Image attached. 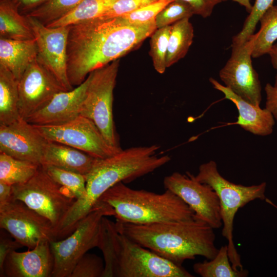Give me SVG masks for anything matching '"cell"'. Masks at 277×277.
<instances>
[{"label":"cell","instance_id":"74e56055","mask_svg":"<svg viewBox=\"0 0 277 277\" xmlns=\"http://www.w3.org/2000/svg\"><path fill=\"white\" fill-rule=\"evenodd\" d=\"M172 1L174 0H172ZM188 3L191 7L194 14L203 18L210 16L215 6L222 2L221 0H182Z\"/></svg>","mask_w":277,"mask_h":277},{"label":"cell","instance_id":"ee69618b","mask_svg":"<svg viewBox=\"0 0 277 277\" xmlns=\"http://www.w3.org/2000/svg\"><path fill=\"white\" fill-rule=\"evenodd\" d=\"M273 206L277 208V206H276L275 205L273 204Z\"/></svg>","mask_w":277,"mask_h":277},{"label":"cell","instance_id":"f546056e","mask_svg":"<svg viewBox=\"0 0 277 277\" xmlns=\"http://www.w3.org/2000/svg\"><path fill=\"white\" fill-rule=\"evenodd\" d=\"M41 166L55 182L69 190L76 200L85 195V175L51 165Z\"/></svg>","mask_w":277,"mask_h":277},{"label":"cell","instance_id":"277c9868","mask_svg":"<svg viewBox=\"0 0 277 277\" xmlns=\"http://www.w3.org/2000/svg\"><path fill=\"white\" fill-rule=\"evenodd\" d=\"M102 219L98 248L105 261L103 277H192L177 265L120 232L115 222Z\"/></svg>","mask_w":277,"mask_h":277},{"label":"cell","instance_id":"1f68e13d","mask_svg":"<svg viewBox=\"0 0 277 277\" xmlns=\"http://www.w3.org/2000/svg\"><path fill=\"white\" fill-rule=\"evenodd\" d=\"M194 15L190 5L182 0H174L169 3L155 18L156 28L170 26L185 18H190Z\"/></svg>","mask_w":277,"mask_h":277},{"label":"cell","instance_id":"9c48e42d","mask_svg":"<svg viewBox=\"0 0 277 277\" xmlns=\"http://www.w3.org/2000/svg\"><path fill=\"white\" fill-rule=\"evenodd\" d=\"M13 198L49 220L56 233L75 197L55 182L40 165L35 174L25 183L12 185Z\"/></svg>","mask_w":277,"mask_h":277},{"label":"cell","instance_id":"4dcf8cb0","mask_svg":"<svg viewBox=\"0 0 277 277\" xmlns=\"http://www.w3.org/2000/svg\"><path fill=\"white\" fill-rule=\"evenodd\" d=\"M172 26L156 29L150 36L149 54L154 69L160 74L165 72L169 38Z\"/></svg>","mask_w":277,"mask_h":277},{"label":"cell","instance_id":"7a4b0ae2","mask_svg":"<svg viewBox=\"0 0 277 277\" xmlns=\"http://www.w3.org/2000/svg\"><path fill=\"white\" fill-rule=\"evenodd\" d=\"M159 148L156 145L133 147L110 157L97 159L85 175V195L75 201L62 221L59 232L64 235L71 234L101 195L114 185L130 182L168 163L171 160L169 155L156 154Z\"/></svg>","mask_w":277,"mask_h":277},{"label":"cell","instance_id":"e0dca14e","mask_svg":"<svg viewBox=\"0 0 277 277\" xmlns=\"http://www.w3.org/2000/svg\"><path fill=\"white\" fill-rule=\"evenodd\" d=\"M89 78L70 91H61L42 108L25 120L33 125L56 126L68 123L80 115Z\"/></svg>","mask_w":277,"mask_h":277},{"label":"cell","instance_id":"7bdbcfd3","mask_svg":"<svg viewBox=\"0 0 277 277\" xmlns=\"http://www.w3.org/2000/svg\"><path fill=\"white\" fill-rule=\"evenodd\" d=\"M228 0H221L222 2ZM239 3L240 5L243 6L246 9V10L249 13L252 10V5L250 3V0H231Z\"/></svg>","mask_w":277,"mask_h":277},{"label":"cell","instance_id":"9a60e30c","mask_svg":"<svg viewBox=\"0 0 277 277\" xmlns=\"http://www.w3.org/2000/svg\"><path fill=\"white\" fill-rule=\"evenodd\" d=\"M18 112L26 120L45 106L57 93L66 91L36 58L18 83Z\"/></svg>","mask_w":277,"mask_h":277},{"label":"cell","instance_id":"4fadbf2b","mask_svg":"<svg viewBox=\"0 0 277 277\" xmlns=\"http://www.w3.org/2000/svg\"><path fill=\"white\" fill-rule=\"evenodd\" d=\"M166 189L180 197L194 212V216L214 229L223 226L218 196L208 184L197 181L189 172H174L163 181Z\"/></svg>","mask_w":277,"mask_h":277},{"label":"cell","instance_id":"5bb4252c","mask_svg":"<svg viewBox=\"0 0 277 277\" xmlns=\"http://www.w3.org/2000/svg\"><path fill=\"white\" fill-rule=\"evenodd\" d=\"M37 47V60L66 91L72 90L67 76V41L69 26L49 27L36 18L25 15Z\"/></svg>","mask_w":277,"mask_h":277},{"label":"cell","instance_id":"8d00e7d4","mask_svg":"<svg viewBox=\"0 0 277 277\" xmlns=\"http://www.w3.org/2000/svg\"><path fill=\"white\" fill-rule=\"evenodd\" d=\"M24 247L15 240H13L1 229L0 236V276L4 277V264L9 253Z\"/></svg>","mask_w":277,"mask_h":277},{"label":"cell","instance_id":"5b68a950","mask_svg":"<svg viewBox=\"0 0 277 277\" xmlns=\"http://www.w3.org/2000/svg\"><path fill=\"white\" fill-rule=\"evenodd\" d=\"M97 201L107 203L116 221L135 224L175 222L191 219L194 212L180 197L166 189L162 193L132 189L120 182Z\"/></svg>","mask_w":277,"mask_h":277},{"label":"cell","instance_id":"8992f818","mask_svg":"<svg viewBox=\"0 0 277 277\" xmlns=\"http://www.w3.org/2000/svg\"><path fill=\"white\" fill-rule=\"evenodd\" d=\"M195 177L200 182L210 186L216 193L223 226L222 234L228 241L229 259L234 269H243L240 255L233 242L234 219L239 209L250 202L266 199V183L244 186L232 183L219 173L217 164L213 161L201 165Z\"/></svg>","mask_w":277,"mask_h":277},{"label":"cell","instance_id":"484cf974","mask_svg":"<svg viewBox=\"0 0 277 277\" xmlns=\"http://www.w3.org/2000/svg\"><path fill=\"white\" fill-rule=\"evenodd\" d=\"M117 0H84L65 16L46 26H70L104 15Z\"/></svg>","mask_w":277,"mask_h":277},{"label":"cell","instance_id":"d6a6232c","mask_svg":"<svg viewBox=\"0 0 277 277\" xmlns=\"http://www.w3.org/2000/svg\"><path fill=\"white\" fill-rule=\"evenodd\" d=\"M274 0H255L241 31L232 38V44H240L254 34L257 23L263 13L272 5Z\"/></svg>","mask_w":277,"mask_h":277},{"label":"cell","instance_id":"ab89813d","mask_svg":"<svg viewBox=\"0 0 277 277\" xmlns=\"http://www.w3.org/2000/svg\"><path fill=\"white\" fill-rule=\"evenodd\" d=\"M17 6L19 12L27 14L47 0H12Z\"/></svg>","mask_w":277,"mask_h":277},{"label":"cell","instance_id":"2e32d148","mask_svg":"<svg viewBox=\"0 0 277 277\" xmlns=\"http://www.w3.org/2000/svg\"><path fill=\"white\" fill-rule=\"evenodd\" d=\"M48 141L25 120L0 125V153L38 165Z\"/></svg>","mask_w":277,"mask_h":277},{"label":"cell","instance_id":"60d3db41","mask_svg":"<svg viewBox=\"0 0 277 277\" xmlns=\"http://www.w3.org/2000/svg\"><path fill=\"white\" fill-rule=\"evenodd\" d=\"M12 198V186L0 182V204L5 203Z\"/></svg>","mask_w":277,"mask_h":277},{"label":"cell","instance_id":"603a6c76","mask_svg":"<svg viewBox=\"0 0 277 277\" xmlns=\"http://www.w3.org/2000/svg\"><path fill=\"white\" fill-rule=\"evenodd\" d=\"M18 82L11 72L0 65V125L21 118L18 112Z\"/></svg>","mask_w":277,"mask_h":277},{"label":"cell","instance_id":"6da1fadb","mask_svg":"<svg viewBox=\"0 0 277 277\" xmlns=\"http://www.w3.org/2000/svg\"><path fill=\"white\" fill-rule=\"evenodd\" d=\"M157 29L155 21L133 25L121 17L100 16L69 26L67 76L72 87L91 72L133 50Z\"/></svg>","mask_w":277,"mask_h":277},{"label":"cell","instance_id":"44dd1931","mask_svg":"<svg viewBox=\"0 0 277 277\" xmlns=\"http://www.w3.org/2000/svg\"><path fill=\"white\" fill-rule=\"evenodd\" d=\"M37 55L35 39L15 40L0 37V65L7 68L18 82Z\"/></svg>","mask_w":277,"mask_h":277},{"label":"cell","instance_id":"ba28073f","mask_svg":"<svg viewBox=\"0 0 277 277\" xmlns=\"http://www.w3.org/2000/svg\"><path fill=\"white\" fill-rule=\"evenodd\" d=\"M120 60H116L91 72L80 115L92 120L107 143L121 148L113 116V90Z\"/></svg>","mask_w":277,"mask_h":277},{"label":"cell","instance_id":"ffe728a7","mask_svg":"<svg viewBox=\"0 0 277 277\" xmlns=\"http://www.w3.org/2000/svg\"><path fill=\"white\" fill-rule=\"evenodd\" d=\"M97 159L70 146L48 141L41 165H51L85 175L90 171Z\"/></svg>","mask_w":277,"mask_h":277},{"label":"cell","instance_id":"52a82bcc","mask_svg":"<svg viewBox=\"0 0 277 277\" xmlns=\"http://www.w3.org/2000/svg\"><path fill=\"white\" fill-rule=\"evenodd\" d=\"M114 215L111 206L97 201L71 234L64 239L51 241L50 246L54 259L51 277H70L81 257L89 250L98 247L103 217Z\"/></svg>","mask_w":277,"mask_h":277},{"label":"cell","instance_id":"f35d334b","mask_svg":"<svg viewBox=\"0 0 277 277\" xmlns=\"http://www.w3.org/2000/svg\"><path fill=\"white\" fill-rule=\"evenodd\" d=\"M266 93L265 108L272 114L277 121V84H267L264 88Z\"/></svg>","mask_w":277,"mask_h":277},{"label":"cell","instance_id":"cb8c5ba5","mask_svg":"<svg viewBox=\"0 0 277 277\" xmlns=\"http://www.w3.org/2000/svg\"><path fill=\"white\" fill-rule=\"evenodd\" d=\"M171 26L166 57L167 68L185 56L194 37L193 27L189 18L181 19Z\"/></svg>","mask_w":277,"mask_h":277},{"label":"cell","instance_id":"8fae6325","mask_svg":"<svg viewBox=\"0 0 277 277\" xmlns=\"http://www.w3.org/2000/svg\"><path fill=\"white\" fill-rule=\"evenodd\" d=\"M0 227L29 249L43 242L56 241L50 221L13 196L0 204Z\"/></svg>","mask_w":277,"mask_h":277},{"label":"cell","instance_id":"d4e9b609","mask_svg":"<svg viewBox=\"0 0 277 277\" xmlns=\"http://www.w3.org/2000/svg\"><path fill=\"white\" fill-rule=\"evenodd\" d=\"M193 269L202 277H246L249 274L247 270H235L233 268L227 245L221 246L213 259L195 263Z\"/></svg>","mask_w":277,"mask_h":277},{"label":"cell","instance_id":"7402d4cb","mask_svg":"<svg viewBox=\"0 0 277 277\" xmlns=\"http://www.w3.org/2000/svg\"><path fill=\"white\" fill-rule=\"evenodd\" d=\"M0 37L15 40L34 39L27 16L19 12L12 0H0Z\"/></svg>","mask_w":277,"mask_h":277},{"label":"cell","instance_id":"d6986e66","mask_svg":"<svg viewBox=\"0 0 277 277\" xmlns=\"http://www.w3.org/2000/svg\"><path fill=\"white\" fill-rule=\"evenodd\" d=\"M209 82L214 89L224 94L225 98L235 104L239 111L237 124L255 135L266 136L272 133L275 118L267 109H261L245 101L213 78H210Z\"/></svg>","mask_w":277,"mask_h":277},{"label":"cell","instance_id":"7c38bea8","mask_svg":"<svg viewBox=\"0 0 277 277\" xmlns=\"http://www.w3.org/2000/svg\"><path fill=\"white\" fill-rule=\"evenodd\" d=\"M254 34L240 44H232L231 54L219 72L225 86L250 104L260 106L262 100L259 75L253 67L251 57Z\"/></svg>","mask_w":277,"mask_h":277},{"label":"cell","instance_id":"d590c367","mask_svg":"<svg viewBox=\"0 0 277 277\" xmlns=\"http://www.w3.org/2000/svg\"><path fill=\"white\" fill-rule=\"evenodd\" d=\"M158 1L159 0H117L102 16H121Z\"/></svg>","mask_w":277,"mask_h":277},{"label":"cell","instance_id":"e575fe53","mask_svg":"<svg viewBox=\"0 0 277 277\" xmlns=\"http://www.w3.org/2000/svg\"><path fill=\"white\" fill-rule=\"evenodd\" d=\"M172 1L159 0L120 17L131 24L139 25L147 24L155 21L160 12Z\"/></svg>","mask_w":277,"mask_h":277},{"label":"cell","instance_id":"83f0119b","mask_svg":"<svg viewBox=\"0 0 277 277\" xmlns=\"http://www.w3.org/2000/svg\"><path fill=\"white\" fill-rule=\"evenodd\" d=\"M40 165L0 153V182L13 185L29 180Z\"/></svg>","mask_w":277,"mask_h":277},{"label":"cell","instance_id":"836d02e7","mask_svg":"<svg viewBox=\"0 0 277 277\" xmlns=\"http://www.w3.org/2000/svg\"><path fill=\"white\" fill-rule=\"evenodd\" d=\"M104 266L99 256L86 253L77 262L70 277H103Z\"/></svg>","mask_w":277,"mask_h":277},{"label":"cell","instance_id":"30bf717a","mask_svg":"<svg viewBox=\"0 0 277 277\" xmlns=\"http://www.w3.org/2000/svg\"><path fill=\"white\" fill-rule=\"evenodd\" d=\"M33 126L48 141L70 146L96 159H106L122 150L110 145L95 123L81 115L62 125Z\"/></svg>","mask_w":277,"mask_h":277},{"label":"cell","instance_id":"b9f144b4","mask_svg":"<svg viewBox=\"0 0 277 277\" xmlns=\"http://www.w3.org/2000/svg\"><path fill=\"white\" fill-rule=\"evenodd\" d=\"M268 54L270 57V61L273 67L276 71L274 84H277V43L273 44L268 53Z\"/></svg>","mask_w":277,"mask_h":277},{"label":"cell","instance_id":"f1b7e54d","mask_svg":"<svg viewBox=\"0 0 277 277\" xmlns=\"http://www.w3.org/2000/svg\"><path fill=\"white\" fill-rule=\"evenodd\" d=\"M84 0H47L26 14L45 25L65 16Z\"/></svg>","mask_w":277,"mask_h":277},{"label":"cell","instance_id":"ac0fdd59","mask_svg":"<svg viewBox=\"0 0 277 277\" xmlns=\"http://www.w3.org/2000/svg\"><path fill=\"white\" fill-rule=\"evenodd\" d=\"M50 242H41L27 251L20 252L14 250L9 253L4 264V276H51L54 259Z\"/></svg>","mask_w":277,"mask_h":277},{"label":"cell","instance_id":"4316f807","mask_svg":"<svg viewBox=\"0 0 277 277\" xmlns=\"http://www.w3.org/2000/svg\"><path fill=\"white\" fill-rule=\"evenodd\" d=\"M261 27L254 34L252 57L258 58L268 54L277 39V6L272 5L259 19Z\"/></svg>","mask_w":277,"mask_h":277},{"label":"cell","instance_id":"3957f363","mask_svg":"<svg viewBox=\"0 0 277 277\" xmlns=\"http://www.w3.org/2000/svg\"><path fill=\"white\" fill-rule=\"evenodd\" d=\"M115 224L120 232L179 265L196 256L211 260L219 250L214 229L195 216L170 222L135 224L116 221Z\"/></svg>","mask_w":277,"mask_h":277}]
</instances>
